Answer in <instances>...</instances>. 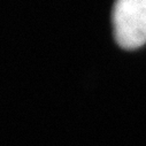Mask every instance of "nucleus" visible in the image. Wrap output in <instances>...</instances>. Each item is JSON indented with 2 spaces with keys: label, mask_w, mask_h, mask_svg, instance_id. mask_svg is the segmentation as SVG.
<instances>
[{
  "label": "nucleus",
  "mask_w": 146,
  "mask_h": 146,
  "mask_svg": "<svg viewBox=\"0 0 146 146\" xmlns=\"http://www.w3.org/2000/svg\"><path fill=\"white\" fill-rule=\"evenodd\" d=\"M113 25L121 47L135 50L146 44V0H116Z\"/></svg>",
  "instance_id": "1"
}]
</instances>
